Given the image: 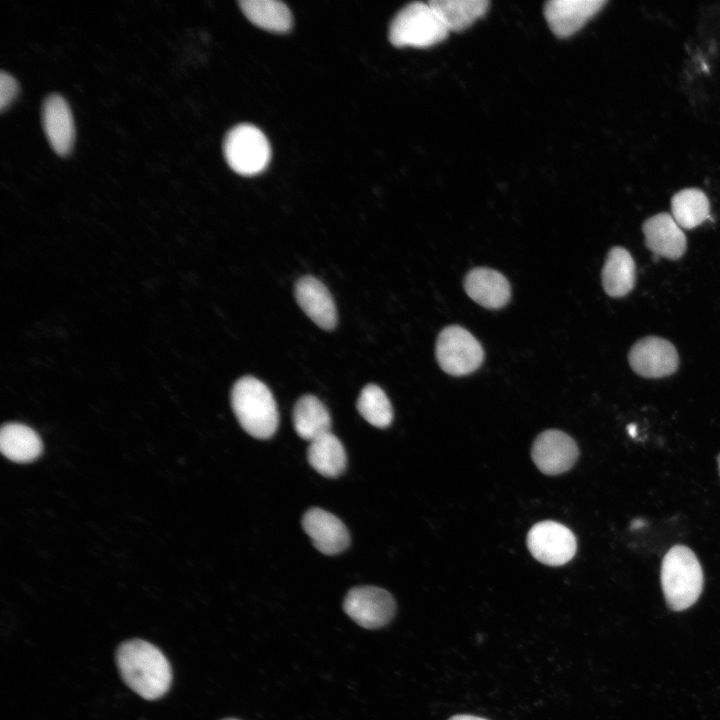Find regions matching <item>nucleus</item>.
I'll use <instances>...</instances> for the list:
<instances>
[{"mask_svg": "<svg viewBox=\"0 0 720 720\" xmlns=\"http://www.w3.org/2000/svg\"><path fill=\"white\" fill-rule=\"evenodd\" d=\"M116 663L124 682L144 699H158L170 687V664L164 654L147 641L123 642L116 651Z\"/></svg>", "mask_w": 720, "mask_h": 720, "instance_id": "f257e3e1", "label": "nucleus"}, {"mask_svg": "<svg viewBox=\"0 0 720 720\" xmlns=\"http://www.w3.org/2000/svg\"><path fill=\"white\" fill-rule=\"evenodd\" d=\"M231 406L240 426L254 438L268 439L278 428L279 413L270 389L253 376L238 379L231 390Z\"/></svg>", "mask_w": 720, "mask_h": 720, "instance_id": "f03ea898", "label": "nucleus"}, {"mask_svg": "<svg viewBox=\"0 0 720 720\" xmlns=\"http://www.w3.org/2000/svg\"><path fill=\"white\" fill-rule=\"evenodd\" d=\"M661 586L673 611L685 610L698 600L703 589V572L690 548L675 545L669 549L661 564Z\"/></svg>", "mask_w": 720, "mask_h": 720, "instance_id": "7ed1b4c3", "label": "nucleus"}, {"mask_svg": "<svg viewBox=\"0 0 720 720\" xmlns=\"http://www.w3.org/2000/svg\"><path fill=\"white\" fill-rule=\"evenodd\" d=\"M449 31L429 2L404 6L389 27V41L396 47L426 48L443 41Z\"/></svg>", "mask_w": 720, "mask_h": 720, "instance_id": "20e7f679", "label": "nucleus"}, {"mask_svg": "<svg viewBox=\"0 0 720 720\" xmlns=\"http://www.w3.org/2000/svg\"><path fill=\"white\" fill-rule=\"evenodd\" d=\"M223 151L230 168L244 176L261 173L271 158L266 136L250 124H239L230 129L224 139Z\"/></svg>", "mask_w": 720, "mask_h": 720, "instance_id": "39448f33", "label": "nucleus"}, {"mask_svg": "<svg viewBox=\"0 0 720 720\" xmlns=\"http://www.w3.org/2000/svg\"><path fill=\"white\" fill-rule=\"evenodd\" d=\"M436 358L444 372L462 376L474 372L482 364L484 351L468 330L451 325L444 328L437 338Z\"/></svg>", "mask_w": 720, "mask_h": 720, "instance_id": "423d86ee", "label": "nucleus"}, {"mask_svg": "<svg viewBox=\"0 0 720 720\" xmlns=\"http://www.w3.org/2000/svg\"><path fill=\"white\" fill-rule=\"evenodd\" d=\"M527 547L539 562L548 566H561L574 557L577 544L573 532L563 524L542 521L528 532Z\"/></svg>", "mask_w": 720, "mask_h": 720, "instance_id": "0eeeda50", "label": "nucleus"}, {"mask_svg": "<svg viewBox=\"0 0 720 720\" xmlns=\"http://www.w3.org/2000/svg\"><path fill=\"white\" fill-rule=\"evenodd\" d=\"M343 609L361 627L376 629L392 620L396 603L391 594L382 588L361 586L349 590Z\"/></svg>", "mask_w": 720, "mask_h": 720, "instance_id": "6e6552de", "label": "nucleus"}, {"mask_svg": "<svg viewBox=\"0 0 720 720\" xmlns=\"http://www.w3.org/2000/svg\"><path fill=\"white\" fill-rule=\"evenodd\" d=\"M628 360L633 371L645 378L671 375L679 366V356L674 345L657 336L638 340L630 349Z\"/></svg>", "mask_w": 720, "mask_h": 720, "instance_id": "1a4fd4ad", "label": "nucleus"}, {"mask_svg": "<svg viewBox=\"0 0 720 720\" xmlns=\"http://www.w3.org/2000/svg\"><path fill=\"white\" fill-rule=\"evenodd\" d=\"M579 455L575 441L560 430L540 433L531 450L537 468L546 475H559L568 471Z\"/></svg>", "mask_w": 720, "mask_h": 720, "instance_id": "9d476101", "label": "nucleus"}, {"mask_svg": "<svg viewBox=\"0 0 720 720\" xmlns=\"http://www.w3.org/2000/svg\"><path fill=\"white\" fill-rule=\"evenodd\" d=\"M606 4V0H551L545 3L544 16L551 31L565 38L578 32Z\"/></svg>", "mask_w": 720, "mask_h": 720, "instance_id": "9b49d317", "label": "nucleus"}, {"mask_svg": "<svg viewBox=\"0 0 720 720\" xmlns=\"http://www.w3.org/2000/svg\"><path fill=\"white\" fill-rule=\"evenodd\" d=\"M302 526L315 548L323 554L341 553L350 543L349 532L342 521L321 508L309 509L303 516Z\"/></svg>", "mask_w": 720, "mask_h": 720, "instance_id": "f8f14e48", "label": "nucleus"}, {"mask_svg": "<svg viewBox=\"0 0 720 720\" xmlns=\"http://www.w3.org/2000/svg\"><path fill=\"white\" fill-rule=\"evenodd\" d=\"M295 299L303 312L320 328L332 330L337 324V310L327 287L317 278L306 275L295 284Z\"/></svg>", "mask_w": 720, "mask_h": 720, "instance_id": "ddd939ff", "label": "nucleus"}, {"mask_svg": "<svg viewBox=\"0 0 720 720\" xmlns=\"http://www.w3.org/2000/svg\"><path fill=\"white\" fill-rule=\"evenodd\" d=\"M642 231L646 247L656 256L677 260L686 251V236L667 212L658 213L645 220Z\"/></svg>", "mask_w": 720, "mask_h": 720, "instance_id": "4468645a", "label": "nucleus"}, {"mask_svg": "<svg viewBox=\"0 0 720 720\" xmlns=\"http://www.w3.org/2000/svg\"><path fill=\"white\" fill-rule=\"evenodd\" d=\"M42 125L46 138L60 156L70 153L74 142V121L67 101L58 94L46 97L42 105Z\"/></svg>", "mask_w": 720, "mask_h": 720, "instance_id": "2eb2a0df", "label": "nucleus"}, {"mask_svg": "<svg viewBox=\"0 0 720 720\" xmlns=\"http://www.w3.org/2000/svg\"><path fill=\"white\" fill-rule=\"evenodd\" d=\"M464 288L471 299L488 309L505 306L511 295L507 279L498 271L485 267L469 271Z\"/></svg>", "mask_w": 720, "mask_h": 720, "instance_id": "dca6fc26", "label": "nucleus"}, {"mask_svg": "<svg viewBox=\"0 0 720 720\" xmlns=\"http://www.w3.org/2000/svg\"><path fill=\"white\" fill-rule=\"evenodd\" d=\"M635 263L623 247H613L607 254L602 269V285L611 297L627 295L635 284Z\"/></svg>", "mask_w": 720, "mask_h": 720, "instance_id": "f3484780", "label": "nucleus"}, {"mask_svg": "<svg viewBox=\"0 0 720 720\" xmlns=\"http://www.w3.org/2000/svg\"><path fill=\"white\" fill-rule=\"evenodd\" d=\"M0 449L9 460L27 463L39 457L42 442L30 427L20 423H7L0 431Z\"/></svg>", "mask_w": 720, "mask_h": 720, "instance_id": "a211bd4d", "label": "nucleus"}, {"mask_svg": "<svg viewBox=\"0 0 720 720\" xmlns=\"http://www.w3.org/2000/svg\"><path fill=\"white\" fill-rule=\"evenodd\" d=\"M292 419L296 433L304 440L311 442L330 432V414L325 405L313 395H304L298 399Z\"/></svg>", "mask_w": 720, "mask_h": 720, "instance_id": "6ab92c4d", "label": "nucleus"}, {"mask_svg": "<svg viewBox=\"0 0 720 720\" xmlns=\"http://www.w3.org/2000/svg\"><path fill=\"white\" fill-rule=\"evenodd\" d=\"M310 466L319 474L334 478L346 467V452L340 440L331 432L312 440L307 450Z\"/></svg>", "mask_w": 720, "mask_h": 720, "instance_id": "aec40b11", "label": "nucleus"}, {"mask_svg": "<svg viewBox=\"0 0 720 720\" xmlns=\"http://www.w3.org/2000/svg\"><path fill=\"white\" fill-rule=\"evenodd\" d=\"M240 8L254 25L273 32H287L292 26L289 8L277 0H241Z\"/></svg>", "mask_w": 720, "mask_h": 720, "instance_id": "412c9836", "label": "nucleus"}, {"mask_svg": "<svg viewBox=\"0 0 720 720\" xmlns=\"http://www.w3.org/2000/svg\"><path fill=\"white\" fill-rule=\"evenodd\" d=\"M429 3L449 32L468 28L489 9L486 0H431Z\"/></svg>", "mask_w": 720, "mask_h": 720, "instance_id": "4be33fe9", "label": "nucleus"}, {"mask_svg": "<svg viewBox=\"0 0 720 720\" xmlns=\"http://www.w3.org/2000/svg\"><path fill=\"white\" fill-rule=\"evenodd\" d=\"M672 217L684 229L702 224L710 213L707 195L698 188H686L675 193L671 199Z\"/></svg>", "mask_w": 720, "mask_h": 720, "instance_id": "5701e85b", "label": "nucleus"}, {"mask_svg": "<svg viewBox=\"0 0 720 720\" xmlns=\"http://www.w3.org/2000/svg\"><path fill=\"white\" fill-rule=\"evenodd\" d=\"M357 410L371 425L388 427L393 420V409L385 392L375 384L366 385L357 400Z\"/></svg>", "mask_w": 720, "mask_h": 720, "instance_id": "b1692460", "label": "nucleus"}, {"mask_svg": "<svg viewBox=\"0 0 720 720\" xmlns=\"http://www.w3.org/2000/svg\"><path fill=\"white\" fill-rule=\"evenodd\" d=\"M16 79L5 71L0 73V110L3 112L18 94Z\"/></svg>", "mask_w": 720, "mask_h": 720, "instance_id": "393cba45", "label": "nucleus"}, {"mask_svg": "<svg viewBox=\"0 0 720 720\" xmlns=\"http://www.w3.org/2000/svg\"><path fill=\"white\" fill-rule=\"evenodd\" d=\"M449 720H487V719L472 716V715H455V716L451 717Z\"/></svg>", "mask_w": 720, "mask_h": 720, "instance_id": "a878e982", "label": "nucleus"}, {"mask_svg": "<svg viewBox=\"0 0 720 720\" xmlns=\"http://www.w3.org/2000/svg\"><path fill=\"white\" fill-rule=\"evenodd\" d=\"M643 526H644V521L641 520V519L633 520L632 523H631V529H633V530H634V529H638V528H642Z\"/></svg>", "mask_w": 720, "mask_h": 720, "instance_id": "bb28decb", "label": "nucleus"}, {"mask_svg": "<svg viewBox=\"0 0 720 720\" xmlns=\"http://www.w3.org/2000/svg\"><path fill=\"white\" fill-rule=\"evenodd\" d=\"M627 429H628V433H629V435H630L631 437H635V436H636V426H635L634 424H630V425L627 427Z\"/></svg>", "mask_w": 720, "mask_h": 720, "instance_id": "cd10ccee", "label": "nucleus"}, {"mask_svg": "<svg viewBox=\"0 0 720 720\" xmlns=\"http://www.w3.org/2000/svg\"><path fill=\"white\" fill-rule=\"evenodd\" d=\"M718 466H719V473H720V455L718 456Z\"/></svg>", "mask_w": 720, "mask_h": 720, "instance_id": "c85d7f7f", "label": "nucleus"}, {"mask_svg": "<svg viewBox=\"0 0 720 720\" xmlns=\"http://www.w3.org/2000/svg\"><path fill=\"white\" fill-rule=\"evenodd\" d=\"M225 720H237V719H225Z\"/></svg>", "mask_w": 720, "mask_h": 720, "instance_id": "c756f323", "label": "nucleus"}]
</instances>
